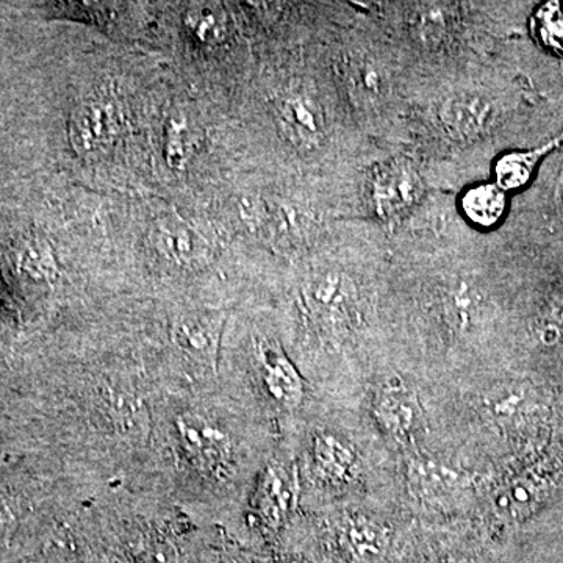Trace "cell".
<instances>
[{
	"label": "cell",
	"mask_w": 563,
	"mask_h": 563,
	"mask_svg": "<svg viewBox=\"0 0 563 563\" xmlns=\"http://www.w3.org/2000/svg\"><path fill=\"white\" fill-rule=\"evenodd\" d=\"M312 455L314 473L322 483L344 487L361 477V457L339 433L318 432L313 439Z\"/></svg>",
	"instance_id": "obj_7"
},
{
	"label": "cell",
	"mask_w": 563,
	"mask_h": 563,
	"mask_svg": "<svg viewBox=\"0 0 563 563\" xmlns=\"http://www.w3.org/2000/svg\"><path fill=\"white\" fill-rule=\"evenodd\" d=\"M531 32L544 49L563 57V2L553 0L533 11Z\"/></svg>",
	"instance_id": "obj_20"
},
{
	"label": "cell",
	"mask_w": 563,
	"mask_h": 563,
	"mask_svg": "<svg viewBox=\"0 0 563 563\" xmlns=\"http://www.w3.org/2000/svg\"><path fill=\"white\" fill-rule=\"evenodd\" d=\"M121 128L117 102L107 95H91L74 109L69 121L73 150L80 157H91L109 150Z\"/></svg>",
	"instance_id": "obj_3"
},
{
	"label": "cell",
	"mask_w": 563,
	"mask_h": 563,
	"mask_svg": "<svg viewBox=\"0 0 563 563\" xmlns=\"http://www.w3.org/2000/svg\"><path fill=\"white\" fill-rule=\"evenodd\" d=\"M543 481L532 474L517 477L496 493V512L506 518H520L531 512L542 496Z\"/></svg>",
	"instance_id": "obj_18"
},
{
	"label": "cell",
	"mask_w": 563,
	"mask_h": 563,
	"mask_svg": "<svg viewBox=\"0 0 563 563\" xmlns=\"http://www.w3.org/2000/svg\"><path fill=\"white\" fill-rule=\"evenodd\" d=\"M347 90L361 103H374L388 90L387 76L376 62L365 57L352 58L344 70Z\"/></svg>",
	"instance_id": "obj_17"
},
{
	"label": "cell",
	"mask_w": 563,
	"mask_h": 563,
	"mask_svg": "<svg viewBox=\"0 0 563 563\" xmlns=\"http://www.w3.org/2000/svg\"><path fill=\"white\" fill-rule=\"evenodd\" d=\"M454 10L443 3H422L412 14L415 35L429 46H439L450 36L454 25Z\"/></svg>",
	"instance_id": "obj_19"
},
{
	"label": "cell",
	"mask_w": 563,
	"mask_h": 563,
	"mask_svg": "<svg viewBox=\"0 0 563 563\" xmlns=\"http://www.w3.org/2000/svg\"><path fill=\"white\" fill-rule=\"evenodd\" d=\"M390 547L387 526L362 514H351L342 526V548L347 563H379Z\"/></svg>",
	"instance_id": "obj_9"
},
{
	"label": "cell",
	"mask_w": 563,
	"mask_h": 563,
	"mask_svg": "<svg viewBox=\"0 0 563 563\" xmlns=\"http://www.w3.org/2000/svg\"><path fill=\"white\" fill-rule=\"evenodd\" d=\"M422 563H455L451 558H431L426 559Z\"/></svg>",
	"instance_id": "obj_26"
},
{
	"label": "cell",
	"mask_w": 563,
	"mask_h": 563,
	"mask_svg": "<svg viewBox=\"0 0 563 563\" xmlns=\"http://www.w3.org/2000/svg\"><path fill=\"white\" fill-rule=\"evenodd\" d=\"M537 336L543 344H555L563 336V282L551 291L537 320Z\"/></svg>",
	"instance_id": "obj_23"
},
{
	"label": "cell",
	"mask_w": 563,
	"mask_h": 563,
	"mask_svg": "<svg viewBox=\"0 0 563 563\" xmlns=\"http://www.w3.org/2000/svg\"><path fill=\"white\" fill-rule=\"evenodd\" d=\"M306 302L314 320L332 329L352 328L357 314L354 282L340 272L318 274L307 284Z\"/></svg>",
	"instance_id": "obj_5"
},
{
	"label": "cell",
	"mask_w": 563,
	"mask_h": 563,
	"mask_svg": "<svg viewBox=\"0 0 563 563\" xmlns=\"http://www.w3.org/2000/svg\"><path fill=\"white\" fill-rule=\"evenodd\" d=\"M462 211L473 224L493 228L507 210V195L496 184L474 185L462 196Z\"/></svg>",
	"instance_id": "obj_15"
},
{
	"label": "cell",
	"mask_w": 563,
	"mask_h": 563,
	"mask_svg": "<svg viewBox=\"0 0 563 563\" xmlns=\"http://www.w3.org/2000/svg\"><path fill=\"white\" fill-rule=\"evenodd\" d=\"M277 128L284 139L299 151L320 147L328 133L321 102L312 91L303 87L288 88L274 106Z\"/></svg>",
	"instance_id": "obj_2"
},
{
	"label": "cell",
	"mask_w": 563,
	"mask_h": 563,
	"mask_svg": "<svg viewBox=\"0 0 563 563\" xmlns=\"http://www.w3.org/2000/svg\"><path fill=\"white\" fill-rule=\"evenodd\" d=\"M410 485L422 498H446L461 487L462 477L440 462L417 457L410 465Z\"/></svg>",
	"instance_id": "obj_16"
},
{
	"label": "cell",
	"mask_w": 563,
	"mask_h": 563,
	"mask_svg": "<svg viewBox=\"0 0 563 563\" xmlns=\"http://www.w3.org/2000/svg\"><path fill=\"white\" fill-rule=\"evenodd\" d=\"M483 295L472 282H451L443 292V313L455 332H468L479 321Z\"/></svg>",
	"instance_id": "obj_14"
},
{
	"label": "cell",
	"mask_w": 563,
	"mask_h": 563,
	"mask_svg": "<svg viewBox=\"0 0 563 563\" xmlns=\"http://www.w3.org/2000/svg\"><path fill=\"white\" fill-rule=\"evenodd\" d=\"M217 329L209 320H185L176 329V342L192 357L210 358L217 347Z\"/></svg>",
	"instance_id": "obj_21"
},
{
	"label": "cell",
	"mask_w": 563,
	"mask_h": 563,
	"mask_svg": "<svg viewBox=\"0 0 563 563\" xmlns=\"http://www.w3.org/2000/svg\"><path fill=\"white\" fill-rule=\"evenodd\" d=\"M562 144L563 132L536 150L507 152L495 163V184L506 192L521 190L531 181L537 165Z\"/></svg>",
	"instance_id": "obj_12"
},
{
	"label": "cell",
	"mask_w": 563,
	"mask_h": 563,
	"mask_svg": "<svg viewBox=\"0 0 563 563\" xmlns=\"http://www.w3.org/2000/svg\"><path fill=\"white\" fill-rule=\"evenodd\" d=\"M558 201L563 207V174H562L561 180H559V185H558Z\"/></svg>",
	"instance_id": "obj_27"
},
{
	"label": "cell",
	"mask_w": 563,
	"mask_h": 563,
	"mask_svg": "<svg viewBox=\"0 0 563 563\" xmlns=\"http://www.w3.org/2000/svg\"><path fill=\"white\" fill-rule=\"evenodd\" d=\"M255 563H306V562L299 561V559L272 558V559H263V561H258Z\"/></svg>",
	"instance_id": "obj_25"
},
{
	"label": "cell",
	"mask_w": 563,
	"mask_h": 563,
	"mask_svg": "<svg viewBox=\"0 0 563 563\" xmlns=\"http://www.w3.org/2000/svg\"><path fill=\"white\" fill-rule=\"evenodd\" d=\"M262 379L274 401L285 409H296L303 399V380L290 358L273 344H262L258 352Z\"/></svg>",
	"instance_id": "obj_8"
},
{
	"label": "cell",
	"mask_w": 563,
	"mask_h": 563,
	"mask_svg": "<svg viewBox=\"0 0 563 563\" xmlns=\"http://www.w3.org/2000/svg\"><path fill=\"white\" fill-rule=\"evenodd\" d=\"M377 424L391 440L412 443L420 421V404L412 388L399 377L379 384L373 398Z\"/></svg>",
	"instance_id": "obj_6"
},
{
	"label": "cell",
	"mask_w": 563,
	"mask_h": 563,
	"mask_svg": "<svg viewBox=\"0 0 563 563\" xmlns=\"http://www.w3.org/2000/svg\"><path fill=\"white\" fill-rule=\"evenodd\" d=\"M185 454L210 479L222 481L232 472L233 442L228 431L202 413L185 412L176 421Z\"/></svg>",
	"instance_id": "obj_1"
},
{
	"label": "cell",
	"mask_w": 563,
	"mask_h": 563,
	"mask_svg": "<svg viewBox=\"0 0 563 563\" xmlns=\"http://www.w3.org/2000/svg\"><path fill=\"white\" fill-rule=\"evenodd\" d=\"M439 120L454 139H477L490 128L493 109L490 102L479 95L451 96L440 106Z\"/></svg>",
	"instance_id": "obj_10"
},
{
	"label": "cell",
	"mask_w": 563,
	"mask_h": 563,
	"mask_svg": "<svg viewBox=\"0 0 563 563\" xmlns=\"http://www.w3.org/2000/svg\"><path fill=\"white\" fill-rule=\"evenodd\" d=\"M422 180L420 174L407 162L385 163L374 169L369 180V199L377 217L384 221H395L409 213L420 201Z\"/></svg>",
	"instance_id": "obj_4"
},
{
	"label": "cell",
	"mask_w": 563,
	"mask_h": 563,
	"mask_svg": "<svg viewBox=\"0 0 563 563\" xmlns=\"http://www.w3.org/2000/svg\"><path fill=\"white\" fill-rule=\"evenodd\" d=\"M151 242L166 261L176 265H190L199 261V236L179 220H163L152 229Z\"/></svg>",
	"instance_id": "obj_13"
},
{
	"label": "cell",
	"mask_w": 563,
	"mask_h": 563,
	"mask_svg": "<svg viewBox=\"0 0 563 563\" xmlns=\"http://www.w3.org/2000/svg\"><path fill=\"white\" fill-rule=\"evenodd\" d=\"M185 24L195 33L196 38L206 44L221 43L228 35V16L220 7L206 5L187 13Z\"/></svg>",
	"instance_id": "obj_22"
},
{
	"label": "cell",
	"mask_w": 563,
	"mask_h": 563,
	"mask_svg": "<svg viewBox=\"0 0 563 563\" xmlns=\"http://www.w3.org/2000/svg\"><path fill=\"white\" fill-rule=\"evenodd\" d=\"M295 503V481L285 466L269 465L263 473L255 495V510L268 529H279L287 521Z\"/></svg>",
	"instance_id": "obj_11"
},
{
	"label": "cell",
	"mask_w": 563,
	"mask_h": 563,
	"mask_svg": "<svg viewBox=\"0 0 563 563\" xmlns=\"http://www.w3.org/2000/svg\"><path fill=\"white\" fill-rule=\"evenodd\" d=\"M139 563H172L169 562L168 555L163 553V550H151L147 551L143 558L140 559Z\"/></svg>",
	"instance_id": "obj_24"
}]
</instances>
